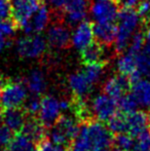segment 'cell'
<instances>
[{"label": "cell", "instance_id": "obj_1", "mask_svg": "<svg viewBox=\"0 0 150 151\" xmlns=\"http://www.w3.org/2000/svg\"><path fill=\"white\" fill-rule=\"evenodd\" d=\"M116 20L118 21V25L114 48L116 52H121L128 48L131 38L138 28L141 19L134 8H121L118 12Z\"/></svg>", "mask_w": 150, "mask_h": 151}, {"label": "cell", "instance_id": "obj_2", "mask_svg": "<svg viewBox=\"0 0 150 151\" xmlns=\"http://www.w3.org/2000/svg\"><path fill=\"white\" fill-rule=\"evenodd\" d=\"M90 151H110L113 147V133L100 120L86 122Z\"/></svg>", "mask_w": 150, "mask_h": 151}, {"label": "cell", "instance_id": "obj_3", "mask_svg": "<svg viewBox=\"0 0 150 151\" xmlns=\"http://www.w3.org/2000/svg\"><path fill=\"white\" fill-rule=\"evenodd\" d=\"M26 99V86L18 80H8L0 90V105L2 109L22 107Z\"/></svg>", "mask_w": 150, "mask_h": 151}, {"label": "cell", "instance_id": "obj_4", "mask_svg": "<svg viewBox=\"0 0 150 151\" xmlns=\"http://www.w3.org/2000/svg\"><path fill=\"white\" fill-rule=\"evenodd\" d=\"M46 40L39 34L22 37L17 41V52L22 58L34 59L40 57L46 50Z\"/></svg>", "mask_w": 150, "mask_h": 151}, {"label": "cell", "instance_id": "obj_5", "mask_svg": "<svg viewBox=\"0 0 150 151\" xmlns=\"http://www.w3.org/2000/svg\"><path fill=\"white\" fill-rule=\"evenodd\" d=\"M60 101L52 96H44L40 99V108L38 111V119L46 129H50L61 116Z\"/></svg>", "mask_w": 150, "mask_h": 151}, {"label": "cell", "instance_id": "obj_6", "mask_svg": "<svg viewBox=\"0 0 150 151\" xmlns=\"http://www.w3.org/2000/svg\"><path fill=\"white\" fill-rule=\"evenodd\" d=\"M12 20L19 28H23L32 14L38 9L40 0H10Z\"/></svg>", "mask_w": 150, "mask_h": 151}, {"label": "cell", "instance_id": "obj_7", "mask_svg": "<svg viewBox=\"0 0 150 151\" xmlns=\"http://www.w3.org/2000/svg\"><path fill=\"white\" fill-rule=\"evenodd\" d=\"M90 8V0H66L62 7L64 20L70 26H75L85 19Z\"/></svg>", "mask_w": 150, "mask_h": 151}, {"label": "cell", "instance_id": "obj_8", "mask_svg": "<svg viewBox=\"0 0 150 151\" xmlns=\"http://www.w3.org/2000/svg\"><path fill=\"white\" fill-rule=\"evenodd\" d=\"M92 109L97 119L102 122H107L118 111L117 101L103 93L94 99Z\"/></svg>", "mask_w": 150, "mask_h": 151}, {"label": "cell", "instance_id": "obj_9", "mask_svg": "<svg viewBox=\"0 0 150 151\" xmlns=\"http://www.w3.org/2000/svg\"><path fill=\"white\" fill-rule=\"evenodd\" d=\"M119 12V6L115 0L96 1L90 6V14L97 23L115 22Z\"/></svg>", "mask_w": 150, "mask_h": 151}, {"label": "cell", "instance_id": "obj_10", "mask_svg": "<svg viewBox=\"0 0 150 151\" xmlns=\"http://www.w3.org/2000/svg\"><path fill=\"white\" fill-rule=\"evenodd\" d=\"M46 41L55 48H66L71 42V33L62 22L52 24L46 33Z\"/></svg>", "mask_w": 150, "mask_h": 151}, {"label": "cell", "instance_id": "obj_11", "mask_svg": "<svg viewBox=\"0 0 150 151\" xmlns=\"http://www.w3.org/2000/svg\"><path fill=\"white\" fill-rule=\"evenodd\" d=\"M126 124L128 131L126 133L133 138H137L143 132L150 129V114L145 111H133L126 114Z\"/></svg>", "mask_w": 150, "mask_h": 151}, {"label": "cell", "instance_id": "obj_12", "mask_svg": "<svg viewBox=\"0 0 150 151\" xmlns=\"http://www.w3.org/2000/svg\"><path fill=\"white\" fill-rule=\"evenodd\" d=\"M50 20V9L44 4H40L38 9L32 14L27 24L23 27V30L26 34L40 33L48 26Z\"/></svg>", "mask_w": 150, "mask_h": 151}, {"label": "cell", "instance_id": "obj_13", "mask_svg": "<svg viewBox=\"0 0 150 151\" xmlns=\"http://www.w3.org/2000/svg\"><path fill=\"white\" fill-rule=\"evenodd\" d=\"M130 90L131 81L128 77L118 73L117 75L112 76L105 82L104 88H103V93L115 99L116 101H118L124 93H128Z\"/></svg>", "mask_w": 150, "mask_h": 151}, {"label": "cell", "instance_id": "obj_14", "mask_svg": "<svg viewBox=\"0 0 150 151\" xmlns=\"http://www.w3.org/2000/svg\"><path fill=\"white\" fill-rule=\"evenodd\" d=\"M94 41L93 23L88 21H82L77 24L71 35V43L76 50H82L84 47Z\"/></svg>", "mask_w": 150, "mask_h": 151}, {"label": "cell", "instance_id": "obj_15", "mask_svg": "<svg viewBox=\"0 0 150 151\" xmlns=\"http://www.w3.org/2000/svg\"><path fill=\"white\" fill-rule=\"evenodd\" d=\"M27 117L28 114L23 107L3 109L2 111V121L14 134L20 133Z\"/></svg>", "mask_w": 150, "mask_h": 151}, {"label": "cell", "instance_id": "obj_16", "mask_svg": "<svg viewBox=\"0 0 150 151\" xmlns=\"http://www.w3.org/2000/svg\"><path fill=\"white\" fill-rule=\"evenodd\" d=\"M20 133L24 134L33 144H37L47 137V131L36 116H28Z\"/></svg>", "mask_w": 150, "mask_h": 151}, {"label": "cell", "instance_id": "obj_17", "mask_svg": "<svg viewBox=\"0 0 150 151\" xmlns=\"http://www.w3.org/2000/svg\"><path fill=\"white\" fill-rule=\"evenodd\" d=\"M93 32L97 41L105 46H110L115 40L117 25L115 24V22L97 23L95 25L93 24Z\"/></svg>", "mask_w": 150, "mask_h": 151}, {"label": "cell", "instance_id": "obj_18", "mask_svg": "<svg viewBox=\"0 0 150 151\" xmlns=\"http://www.w3.org/2000/svg\"><path fill=\"white\" fill-rule=\"evenodd\" d=\"M69 86L73 91V96L84 99L90 93L93 84L88 80L83 72H75L69 77Z\"/></svg>", "mask_w": 150, "mask_h": 151}, {"label": "cell", "instance_id": "obj_19", "mask_svg": "<svg viewBox=\"0 0 150 151\" xmlns=\"http://www.w3.org/2000/svg\"><path fill=\"white\" fill-rule=\"evenodd\" d=\"M131 93L134 95L139 105L150 107V80L139 78L131 84Z\"/></svg>", "mask_w": 150, "mask_h": 151}, {"label": "cell", "instance_id": "obj_20", "mask_svg": "<svg viewBox=\"0 0 150 151\" xmlns=\"http://www.w3.org/2000/svg\"><path fill=\"white\" fill-rule=\"evenodd\" d=\"M81 52V61L83 64L97 63V62H106L104 60L105 56V45L101 44L100 42L93 41L84 47Z\"/></svg>", "mask_w": 150, "mask_h": 151}, {"label": "cell", "instance_id": "obj_21", "mask_svg": "<svg viewBox=\"0 0 150 151\" xmlns=\"http://www.w3.org/2000/svg\"><path fill=\"white\" fill-rule=\"evenodd\" d=\"M54 125L56 127H58L66 136V138L70 142V144L76 138V136L78 135V132H79L80 129V124L74 118L70 117V116L62 115V114H61V116Z\"/></svg>", "mask_w": 150, "mask_h": 151}, {"label": "cell", "instance_id": "obj_22", "mask_svg": "<svg viewBox=\"0 0 150 151\" xmlns=\"http://www.w3.org/2000/svg\"><path fill=\"white\" fill-rule=\"evenodd\" d=\"M25 84L27 88L35 96L40 95L46 88V80L43 73L40 70L36 69L29 73V75L25 79Z\"/></svg>", "mask_w": 150, "mask_h": 151}, {"label": "cell", "instance_id": "obj_23", "mask_svg": "<svg viewBox=\"0 0 150 151\" xmlns=\"http://www.w3.org/2000/svg\"><path fill=\"white\" fill-rule=\"evenodd\" d=\"M116 67H117L118 73L128 77L133 73L138 71V69H137V55L128 50V52L119 57L117 63H116Z\"/></svg>", "mask_w": 150, "mask_h": 151}, {"label": "cell", "instance_id": "obj_24", "mask_svg": "<svg viewBox=\"0 0 150 151\" xmlns=\"http://www.w3.org/2000/svg\"><path fill=\"white\" fill-rule=\"evenodd\" d=\"M137 69L141 75L150 80V41L137 54Z\"/></svg>", "mask_w": 150, "mask_h": 151}, {"label": "cell", "instance_id": "obj_25", "mask_svg": "<svg viewBox=\"0 0 150 151\" xmlns=\"http://www.w3.org/2000/svg\"><path fill=\"white\" fill-rule=\"evenodd\" d=\"M106 63L107 62H97V63L85 64L83 74L93 86L97 83L100 80V78L102 77L103 72H104V69L106 67Z\"/></svg>", "mask_w": 150, "mask_h": 151}, {"label": "cell", "instance_id": "obj_26", "mask_svg": "<svg viewBox=\"0 0 150 151\" xmlns=\"http://www.w3.org/2000/svg\"><path fill=\"white\" fill-rule=\"evenodd\" d=\"M7 147L10 151H33L34 149L33 142L22 133L14 134Z\"/></svg>", "mask_w": 150, "mask_h": 151}, {"label": "cell", "instance_id": "obj_27", "mask_svg": "<svg viewBox=\"0 0 150 151\" xmlns=\"http://www.w3.org/2000/svg\"><path fill=\"white\" fill-rule=\"evenodd\" d=\"M108 127L113 134L126 133L128 124H126V114L118 110L108 121Z\"/></svg>", "mask_w": 150, "mask_h": 151}, {"label": "cell", "instance_id": "obj_28", "mask_svg": "<svg viewBox=\"0 0 150 151\" xmlns=\"http://www.w3.org/2000/svg\"><path fill=\"white\" fill-rule=\"evenodd\" d=\"M117 105L119 111L128 114L133 111H136L139 106V103L132 93H126L117 101Z\"/></svg>", "mask_w": 150, "mask_h": 151}, {"label": "cell", "instance_id": "obj_29", "mask_svg": "<svg viewBox=\"0 0 150 151\" xmlns=\"http://www.w3.org/2000/svg\"><path fill=\"white\" fill-rule=\"evenodd\" d=\"M135 144L134 138L128 133H119L115 134V137L113 139V145L120 149L126 151H131Z\"/></svg>", "mask_w": 150, "mask_h": 151}, {"label": "cell", "instance_id": "obj_30", "mask_svg": "<svg viewBox=\"0 0 150 151\" xmlns=\"http://www.w3.org/2000/svg\"><path fill=\"white\" fill-rule=\"evenodd\" d=\"M145 35H144V32L140 31V32H135L133 34L132 38L130 40V43H128V52H133V54H138L142 47L144 46L145 43Z\"/></svg>", "mask_w": 150, "mask_h": 151}, {"label": "cell", "instance_id": "obj_31", "mask_svg": "<svg viewBox=\"0 0 150 151\" xmlns=\"http://www.w3.org/2000/svg\"><path fill=\"white\" fill-rule=\"evenodd\" d=\"M17 26L16 22L12 19H5V20L0 21V33L4 36V37H9V36L14 35L16 32Z\"/></svg>", "mask_w": 150, "mask_h": 151}, {"label": "cell", "instance_id": "obj_32", "mask_svg": "<svg viewBox=\"0 0 150 151\" xmlns=\"http://www.w3.org/2000/svg\"><path fill=\"white\" fill-rule=\"evenodd\" d=\"M136 7L137 14L143 22L150 20V0H139Z\"/></svg>", "mask_w": 150, "mask_h": 151}, {"label": "cell", "instance_id": "obj_33", "mask_svg": "<svg viewBox=\"0 0 150 151\" xmlns=\"http://www.w3.org/2000/svg\"><path fill=\"white\" fill-rule=\"evenodd\" d=\"M12 137H14V133L3 123L0 127V148L8 146Z\"/></svg>", "mask_w": 150, "mask_h": 151}, {"label": "cell", "instance_id": "obj_34", "mask_svg": "<svg viewBox=\"0 0 150 151\" xmlns=\"http://www.w3.org/2000/svg\"><path fill=\"white\" fill-rule=\"evenodd\" d=\"M39 108H40V100L37 99L36 97H34L28 100L24 109L27 112L28 116H36V114L39 111Z\"/></svg>", "mask_w": 150, "mask_h": 151}, {"label": "cell", "instance_id": "obj_35", "mask_svg": "<svg viewBox=\"0 0 150 151\" xmlns=\"http://www.w3.org/2000/svg\"><path fill=\"white\" fill-rule=\"evenodd\" d=\"M11 16L10 0H0V21L8 19Z\"/></svg>", "mask_w": 150, "mask_h": 151}, {"label": "cell", "instance_id": "obj_36", "mask_svg": "<svg viewBox=\"0 0 150 151\" xmlns=\"http://www.w3.org/2000/svg\"><path fill=\"white\" fill-rule=\"evenodd\" d=\"M118 6H121V8H134L137 6L139 0H115Z\"/></svg>", "mask_w": 150, "mask_h": 151}, {"label": "cell", "instance_id": "obj_37", "mask_svg": "<svg viewBox=\"0 0 150 151\" xmlns=\"http://www.w3.org/2000/svg\"><path fill=\"white\" fill-rule=\"evenodd\" d=\"M48 1L50 2V4H52L54 8H56V9H62L66 0H48Z\"/></svg>", "mask_w": 150, "mask_h": 151}, {"label": "cell", "instance_id": "obj_38", "mask_svg": "<svg viewBox=\"0 0 150 151\" xmlns=\"http://www.w3.org/2000/svg\"><path fill=\"white\" fill-rule=\"evenodd\" d=\"M144 24H145V32H144L145 39L147 41H150V20L144 22Z\"/></svg>", "mask_w": 150, "mask_h": 151}, {"label": "cell", "instance_id": "obj_39", "mask_svg": "<svg viewBox=\"0 0 150 151\" xmlns=\"http://www.w3.org/2000/svg\"><path fill=\"white\" fill-rule=\"evenodd\" d=\"M6 45V41H5V37L0 33V52H2L4 47Z\"/></svg>", "mask_w": 150, "mask_h": 151}, {"label": "cell", "instance_id": "obj_40", "mask_svg": "<svg viewBox=\"0 0 150 151\" xmlns=\"http://www.w3.org/2000/svg\"><path fill=\"white\" fill-rule=\"evenodd\" d=\"M52 151H68V150L65 149V147H62V146H55V147L52 148Z\"/></svg>", "mask_w": 150, "mask_h": 151}, {"label": "cell", "instance_id": "obj_41", "mask_svg": "<svg viewBox=\"0 0 150 151\" xmlns=\"http://www.w3.org/2000/svg\"><path fill=\"white\" fill-rule=\"evenodd\" d=\"M110 151H126V150H123V149H120V148H118V147H112V149H111Z\"/></svg>", "mask_w": 150, "mask_h": 151}, {"label": "cell", "instance_id": "obj_42", "mask_svg": "<svg viewBox=\"0 0 150 151\" xmlns=\"http://www.w3.org/2000/svg\"><path fill=\"white\" fill-rule=\"evenodd\" d=\"M3 124V121H2V111L0 110V127Z\"/></svg>", "mask_w": 150, "mask_h": 151}, {"label": "cell", "instance_id": "obj_43", "mask_svg": "<svg viewBox=\"0 0 150 151\" xmlns=\"http://www.w3.org/2000/svg\"><path fill=\"white\" fill-rule=\"evenodd\" d=\"M2 83H3V79H2L1 75H0V88H1V86H2Z\"/></svg>", "mask_w": 150, "mask_h": 151}, {"label": "cell", "instance_id": "obj_44", "mask_svg": "<svg viewBox=\"0 0 150 151\" xmlns=\"http://www.w3.org/2000/svg\"><path fill=\"white\" fill-rule=\"evenodd\" d=\"M0 151H10L8 148H0Z\"/></svg>", "mask_w": 150, "mask_h": 151}, {"label": "cell", "instance_id": "obj_45", "mask_svg": "<svg viewBox=\"0 0 150 151\" xmlns=\"http://www.w3.org/2000/svg\"><path fill=\"white\" fill-rule=\"evenodd\" d=\"M95 1H102V0H95Z\"/></svg>", "mask_w": 150, "mask_h": 151}]
</instances>
